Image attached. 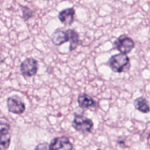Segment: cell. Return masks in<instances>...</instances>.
I'll return each mask as SVG.
<instances>
[{"mask_svg":"<svg viewBox=\"0 0 150 150\" xmlns=\"http://www.w3.org/2000/svg\"><path fill=\"white\" fill-rule=\"evenodd\" d=\"M35 150H50V145L47 142H42L38 144Z\"/></svg>","mask_w":150,"mask_h":150,"instance_id":"9a60e30c","label":"cell"},{"mask_svg":"<svg viewBox=\"0 0 150 150\" xmlns=\"http://www.w3.org/2000/svg\"><path fill=\"white\" fill-rule=\"evenodd\" d=\"M117 144L120 146V147H122V148H124V147H126V145L125 144V142L124 141H123L122 139H118V141H117Z\"/></svg>","mask_w":150,"mask_h":150,"instance_id":"2e32d148","label":"cell"},{"mask_svg":"<svg viewBox=\"0 0 150 150\" xmlns=\"http://www.w3.org/2000/svg\"><path fill=\"white\" fill-rule=\"evenodd\" d=\"M114 47L124 54L130 53L135 47V43L131 38L122 35L117 38L113 43Z\"/></svg>","mask_w":150,"mask_h":150,"instance_id":"3957f363","label":"cell"},{"mask_svg":"<svg viewBox=\"0 0 150 150\" xmlns=\"http://www.w3.org/2000/svg\"><path fill=\"white\" fill-rule=\"evenodd\" d=\"M10 129V125L5 122V121H1V125H0V134H7L9 133Z\"/></svg>","mask_w":150,"mask_h":150,"instance_id":"5bb4252c","label":"cell"},{"mask_svg":"<svg viewBox=\"0 0 150 150\" xmlns=\"http://www.w3.org/2000/svg\"><path fill=\"white\" fill-rule=\"evenodd\" d=\"M50 150H72L73 145L68 137L66 136L57 137L51 140Z\"/></svg>","mask_w":150,"mask_h":150,"instance_id":"8992f818","label":"cell"},{"mask_svg":"<svg viewBox=\"0 0 150 150\" xmlns=\"http://www.w3.org/2000/svg\"><path fill=\"white\" fill-rule=\"evenodd\" d=\"M147 144L150 146V133L149 134V135L147 137Z\"/></svg>","mask_w":150,"mask_h":150,"instance_id":"e0dca14e","label":"cell"},{"mask_svg":"<svg viewBox=\"0 0 150 150\" xmlns=\"http://www.w3.org/2000/svg\"><path fill=\"white\" fill-rule=\"evenodd\" d=\"M51 41L55 46H60L69 41L67 30L59 28L54 30L51 35Z\"/></svg>","mask_w":150,"mask_h":150,"instance_id":"52a82bcc","label":"cell"},{"mask_svg":"<svg viewBox=\"0 0 150 150\" xmlns=\"http://www.w3.org/2000/svg\"><path fill=\"white\" fill-rule=\"evenodd\" d=\"M22 18L24 21H27L34 16V11L27 6H21Z\"/></svg>","mask_w":150,"mask_h":150,"instance_id":"4fadbf2b","label":"cell"},{"mask_svg":"<svg viewBox=\"0 0 150 150\" xmlns=\"http://www.w3.org/2000/svg\"><path fill=\"white\" fill-rule=\"evenodd\" d=\"M75 10L73 8H67L60 11L58 14L59 20L65 26H70L74 21Z\"/></svg>","mask_w":150,"mask_h":150,"instance_id":"ba28073f","label":"cell"},{"mask_svg":"<svg viewBox=\"0 0 150 150\" xmlns=\"http://www.w3.org/2000/svg\"><path fill=\"white\" fill-rule=\"evenodd\" d=\"M108 64L112 71L119 73L127 72L131 67L129 57L122 53L112 55L108 59Z\"/></svg>","mask_w":150,"mask_h":150,"instance_id":"6da1fadb","label":"cell"},{"mask_svg":"<svg viewBox=\"0 0 150 150\" xmlns=\"http://www.w3.org/2000/svg\"><path fill=\"white\" fill-rule=\"evenodd\" d=\"M77 103L79 106L83 109L94 108L98 107V103L86 93L80 94L78 96Z\"/></svg>","mask_w":150,"mask_h":150,"instance_id":"9c48e42d","label":"cell"},{"mask_svg":"<svg viewBox=\"0 0 150 150\" xmlns=\"http://www.w3.org/2000/svg\"><path fill=\"white\" fill-rule=\"evenodd\" d=\"M67 32L70 42L69 50L70 52H71L77 48L80 44L81 41L79 39V33L75 30L73 29H67Z\"/></svg>","mask_w":150,"mask_h":150,"instance_id":"30bf717a","label":"cell"},{"mask_svg":"<svg viewBox=\"0 0 150 150\" xmlns=\"http://www.w3.org/2000/svg\"><path fill=\"white\" fill-rule=\"evenodd\" d=\"M11 136L10 133L1 134V150H7L10 145Z\"/></svg>","mask_w":150,"mask_h":150,"instance_id":"7c38bea8","label":"cell"},{"mask_svg":"<svg viewBox=\"0 0 150 150\" xmlns=\"http://www.w3.org/2000/svg\"><path fill=\"white\" fill-rule=\"evenodd\" d=\"M38 61L33 57L26 58L20 64L19 69L22 75L25 77H31L36 74L38 70Z\"/></svg>","mask_w":150,"mask_h":150,"instance_id":"277c9868","label":"cell"},{"mask_svg":"<svg viewBox=\"0 0 150 150\" xmlns=\"http://www.w3.org/2000/svg\"><path fill=\"white\" fill-rule=\"evenodd\" d=\"M71 125L77 131L83 134H87L92 131L94 124L91 119L82 115L74 114Z\"/></svg>","mask_w":150,"mask_h":150,"instance_id":"7a4b0ae2","label":"cell"},{"mask_svg":"<svg viewBox=\"0 0 150 150\" xmlns=\"http://www.w3.org/2000/svg\"><path fill=\"white\" fill-rule=\"evenodd\" d=\"M97 150H101V149H97Z\"/></svg>","mask_w":150,"mask_h":150,"instance_id":"ac0fdd59","label":"cell"},{"mask_svg":"<svg viewBox=\"0 0 150 150\" xmlns=\"http://www.w3.org/2000/svg\"><path fill=\"white\" fill-rule=\"evenodd\" d=\"M6 105L9 112L15 114L20 115L23 114L26 109L25 103L18 95L14 94L6 100Z\"/></svg>","mask_w":150,"mask_h":150,"instance_id":"5b68a950","label":"cell"},{"mask_svg":"<svg viewBox=\"0 0 150 150\" xmlns=\"http://www.w3.org/2000/svg\"><path fill=\"white\" fill-rule=\"evenodd\" d=\"M134 106L135 108L141 112L146 114L150 111V106L145 98L139 97L134 101Z\"/></svg>","mask_w":150,"mask_h":150,"instance_id":"8fae6325","label":"cell"}]
</instances>
